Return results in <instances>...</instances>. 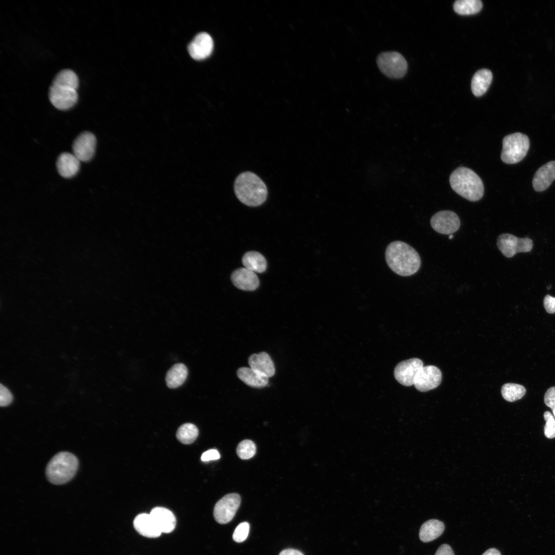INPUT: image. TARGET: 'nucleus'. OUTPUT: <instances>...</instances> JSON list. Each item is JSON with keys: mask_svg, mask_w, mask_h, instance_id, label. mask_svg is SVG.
<instances>
[{"mask_svg": "<svg viewBox=\"0 0 555 555\" xmlns=\"http://www.w3.org/2000/svg\"><path fill=\"white\" fill-rule=\"evenodd\" d=\"M502 143L501 158L503 162L507 164L521 161L526 156L530 145L527 136L521 133L506 136Z\"/></svg>", "mask_w": 555, "mask_h": 555, "instance_id": "nucleus-5", "label": "nucleus"}, {"mask_svg": "<svg viewBox=\"0 0 555 555\" xmlns=\"http://www.w3.org/2000/svg\"><path fill=\"white\" fill-rule=\"evenodd\" d=\"M51 104L60 110H67L73 106L78 101L77 89L65 85L52 83L49 92Z\"/></svg>", "mask_w": 555, "mask_h": 555, "instance_id": "nucleus-8", "label": "nucleus"}, {"mask_svg": "<svg viewBox=\"0 0 555 555\" xmlns=\"http://www.w3.org/2000/svg\"><path fill=\"white\" fill-rule=\"evenodd\" d=\"M13 400V396L10 391L4 385L0 386V405L1 406L9 405Z\"/></svg>", "mask_w": 555, "mask_h": 555, "instance_id": "nucleus-33", "label": "nucleus"}, {"mask_svg": "<svg viewBox=\"0 0 555 555\" xmlns=\"http://www.w3.org/2000/svg\"><path fill=\"white\" fill-rule=\"evenodd\" d=\"M133 525L139 534L145 537L157 538L162 533L150 513H141L137 515L134 520Z\"/></svg>", "mask_w": 555, "mask_h": 555, "instance_id": "nucleus-20", "label": "nucleus"}, {"mask_svg": "<svg viewBox=\"0 0 555 555\" xmlns=\"http://www.w3.org/2000/svg\"><path fill=\"white\" fill-rule=\"evenodd\" d=\"M544 402L552 410L555 418V386L549 388L546 391L544 396Z\"/></svg>", "mask_w": 555, "mask_h": 555, "instance_id": "nucleus-34", "label": "nucleus"}, {"mask_svg": "<svg viewBox=\"0 0 555 555\" xmlns=\"http://www.w3.org/2000/svg\"><path fill=\"white\" fill-rule=\"evenodd\" d=\"M442 379L440 369L434 365L423 366L416 376L414 385L422 392L434 389L439 385Z\"/></svg>", "mask_w": 555, "mask_h": 555, "instance_id": "nucleus-12", "label": "nucleus"}, {"mask_svg": "<svg viewBox=\"0 0 555 555\" xmlns=\"http://www.w3.org/2000/svg\"><path fill=\"white\" fill-rule=\"evenodd\" d=\"M188 370L182 363L174 364L167 372L165 381L168 387L175 388L181 385L187 379Z\"/></svg>", "mask_w": 555, "mask_h": 555, "instance_id": "nucleus-24", "label": "nucleus"}, {"mask_svg": "<svg viewBox=\"0 0 555 555\" xmlns=\"http://www.w3.org/2000/svg\"><path fill=\"white\" fill-rule=\"evenodd\" d=\"M56 164L59 174L64 178H69L78 172L80 161L73 154L64 152L59 156Z\"/></svg>", "mask_w": 555, "mask_h": 555, "instance_id": "nucleus-19", "label": "nucleus"}, {"mask_svg": "<svg viewBox=\"0 0 555 555\" xmlns=\"http://www.w3.org/2000/svg\"><path fill=\"white\" fill-rule=\"evenodd\" d=\"M435 555H454V553L449 545L443 544L439 547Z\"/></svg>", "mask_w": 555, "mask_h": 555, "instance_id": "nucleus-37", "label": "nucleus"}, {"mask_svg": "<svg viewBox=\"0 0 555 555\" xmlns=\"http://www.w3.org/2000/svg\"><path fill=\"white\" fill-rule=\"evenodd\" d=\"M444 530L445 525L442 522L436 519L429 520L421 525L419 532V539L424 543L431 542L440 536Z\"/></svg>", "mask_w": 555, "mask_h": 555, "instance_id": "nucleus-21", "label": "nucleus"}, {"mask_svg": "<svg viewBox=\"0 0 555 555\" xmlns=\"http://www.w3.org/2000/svg\"><path fill=\"white\" fill-rule=\"evenodd\" d=\"M501 393L505 400L513 402L520 399L524 396L526 389L522 385L508 383L502 386Z\"/></svg>", "mask_w": 555, "mask_h": 555, "instance_id": "nucleus-27", "label": "nucleus"}, {"mask_svg": "<svg viewBox=\"0 0 555 555\" xmlns=\"http://www.w3.org/2000/svg\"><path fill=\"white\" fill-rule=\"evenodd\" d=\"M240 504V497L237 493H230L224 496L216 503L214 508L213 515L216 521L221 524L230 522Z\"/></svg>", "mask_w": 555, "mask_h": 555, "instance_id": "nucleus-9", "label": "nucleus"}, {"mask_svg": "<svg viewBox=\"0 0 555 555\" xmlns=\"http://www.w3.org/2000/svg\"><path fill=\"white\" fill-rule=\"evenodd\" d=\"M543 303L544 306L548 313H555V298L547 294L544 299Z\"/></svg>", "mask_w": 555, "mask_h": 555, "instance_id": "nucleus-35", "label": "nucleus"}, {"mask_svg": "<svg viewBox=\"0 0 555 555\" xmlns=\"http://www.w3.org/2000/svg\"><path fill=\"white\" fill-rule=\"evenodd\" d=\"M188 51L192 58L201 60L208 57L213 49V41L206 32L197 34L188 45Z\"/></svg>", "mask_w": 555, "mask_h": 555, "instance_id": "nucleus-14", "label": "nucleus"}, {"mask_svg": "<svg viewBox=\"0 0 555 555\" xmlns=\"http://www.w3.org/2000/svg\"><path fill=\"white\" fill-rule=\"evenodd\" d=\"M279 555H304V554L296 549H287L282 550L279 554Z\"/></svg>", "mask_w": 555, "mask_h": 555, "instance_id": "nucleus-38", "label": "nucleus"}, {"mask_svg": "<svg viewBox=\"0 0 555 555\" xmlns=\"http://www.w3.org/2000/svg\"><path fill=\"white\" fill-rule=\"evenodd\" d=\"M377 64L380 71L392 79H399L406 73L408 64L401 54L396 51H387L377 57Z\"/></svg>", "mask_w": 555, "mask_h": 555, "instance_id": "nucleus-6", "label": "nucleus"}, {"mask_svg": "<svg viewBox=\"0 0 555 555\" xmlns=\"http://www.w3.org/2000/svg\"><path fill=\"white\" fill-rule=\"evenodd\" d=\"M249 528L250 525L248 522H244L240 523L233 532V540L238 543L244 541L248 535Z\"/></svg>", "mask_w": 555, "mask_h": 555, "instance_id": "nucleus-32", "label": "nucleus"}, {"mask_svg": "<svg viewBox=\"0 0 555 555\" xmlns=\"http://www.w3.org/2000/svg\"><path fill=\"white\" fill-rule=\"evenodd\" d=\"M234 191L237 199L249 207L262 205L267 199L268 191L264 182L251 172L240 173L236 178Z\"/></svg>", "mask_w": 555, "mask_h": 555, "instance_id": "nucleus-2", "label": "nucleus"}, {"mask_svg": "<svg viewBox=\"0 0 555 555\" xmlns=\"http://www.w3.org/2000/svg\"><path fill=\"white\" fill-rule=\"evenodd\" d=\"M423 366V362L418 358L402 361L395 367L394 375L401 384L410 386L414 384L416 375Z\"/></svg>", "mask_w": 555, "mask_h": 555, "instance_id": "nucleus-11", "label": "nucleus"}, {"mask_svg": "<svg viewBox=\"0 0 555 555\" xmlns=\"http://www.w3.org/2000/svg\"><path fill=\"white\" fill-rule=\"evenodd\" d=\"M198 434L197 428L193 424L187 423L178 428L176 437L182 443L190 444L196 439Z\"/></svg>", "mask_w": 555, "mask_h": 555, "instance_id": "nucleus-28", "label": "nucleus"}, {"mask_svg": "<svg viewBox=\"0 0 555 555\" xmlns=\"http://www.w3.org/2000/svg\"><path fill=\"white\" fill-rule=\"evenodd\" d=\"M96 145L95 136L89 132H83L77 137L73 142V154L80 161H88L94 155Z\"/></svg>", "mask_w": 555, "mask_h": 555, "instance_id": "nucleus-13", "label": "nucleus"}, {"mask_svg": "<svg viewBox=\"0 0 555 555\" xmlns=\"http://www.w3.org/2000/svg\"><path fill=\"white\" fill-rule=\"evenodd\" d=\"M453 237V235L452 234L450 235L449 239H452Z\"/></svg>", "mask_w": 555, "mask_h": 555, "instance_id": "nucleus-40", "label": "nucleus"}, {"mask_svg": "<svg viewBox=\"0 0 555 555\" xmlns=\"http://www.w3.org/2000/svg\"><path fill=\"white\" fill-rule=\"evenodd\" d=\"M551 285L549 286L548 287H547V289H549L551 288Z\"/></svg>", "mask_w": 555, "mask_h": 555, "instance_id": "nucleus-41", "label": "nucleus"}, {"mask_svg": "<svg viewBox=\"0 0 555 555\" xmlns=\"http://www.w3.org/2000/svg\"><path fill=\"white\" fill-rule=\"evenodd\" d=\"M492 80L491 71L487 69L477 71L473 76L471 81V89L476 97L483 95L488 89Z\"/></svg>", "mask_w": 555, "mask_h": 555, "instance_id": "nucleus-23", "label": "nucleus"}, {"mask_svg": "<svg viewBox=\"0 0 555 555\" xmlns=\"http://www.w3.org/2000/svg\"><path fill=\"white\" fill-rule=\"evenodd\" d=\"M242 263L246 269L257 273H262L267 268V261L265 257L256 251H249L242 258Z\"/></svg>", "mask_w": 555, "mask_h": 555, "instance_id": "nucleus-25", "label": "nucleus"}, {"mask_svg": "<svg viewBox=\"0 0 555 555\" xmlns=\"http://www.w3.org/2000/svg\"><path fill=\"white\" fill-rule=\"evenodd\" d=\"M544 418L546 421L544 427V434L548 438L555 437V418L549 411H546L544 413Z\"/></svg>", "mask_w": 555, "mask_h": 555, "instance_id": "nucleus-31", "label": "nucleus"}, {"mask_svg": "<svg viewBox=\"0 0 555 555\" xmlns=\"http://www.w3.org/2000/svg\"><path fill=\"white\" fill-rule=\"evenodd\" d=\"M256 452V446L251 440L246 439L242 441L237 446L236 453L242 459H248L252 457Z\"/></svg>", "mask_w": 555, "mask_h": 555, "instance_id": "nucleus-30", "label": "nucleus"}, {"mask_svg": "<svg viewBox=\"0 0 555 555\" xmlns=\"http://www.w3.org/2000/svg\"><path fill=\"white\" fill-rule=\"evenodd\" d=\"M385 258L389 268L396 274L402 276L416 273L421 266V259L417 251L400 240L394 241L387 245Z\"/></svg>", "mask_w": 555, "mask_h": 555, "instance_id": "nucleus-1", "label": "nucleus"}, {"mask_svg": "<svg viewBox=\"0 0 555 555\" xmlns=\"http://www.w3.org/2000/svg\"><path fill=\"white\" fill-rule=\"evenodd\" d=\"M219 458L220 454L218 451L215 449L209 450L203 453L201 456V459L203 461L216 460Z\"/></svg>", "mask_w": 555, "mask_h": 555, "instance_id": "nucleus-36", "label": "nucleus"}, {"mask_svg": "<svg viewBox=\"0 0 555 555\" xmlns=\"http://www.w3.org/2000/svg\"><path fill=\"white\" fill-rule=\"evenodd\" d=\"M161 532L168 533L173 531L176 523L175 515L170 510L161 507L154 508L150 513Z\"/></svg>", "mask_w": 555, "mask_h": 555, "instance_id": "nucleus-18", "label": "nucleus"}, {"mask_svg": "<svg viewBox=\"0 0 555 555\" xmlns=\"http://www.w3.org/2000/svg\"><path fill=\"white\" fill-rule=\"evenodd\" d=\"M496 244L502 253L509 258L519 252H529L533 247V242L530 238H519L509 233L499 235Z\"/></svg>", "mask_w": 555, "mask_h": 555, "instance_id": "nucleus-7", "label": "nucleus"}, {"mask_svg": "<svg viewBox=\"0 0 555 555\" xmlns=\"http://www.w3.org/2000/svg\"><path fill=\"white\" fill-rule=\"evenodd\" d=\"M55 84L68 85L77 89L79 80L77 75L70 69H63L55 77L53 82Z\"/></svg>", "mask_w": 555, "mask_h": 555, "instance_id": "nucleus-29", "label": "nucleus"}, {"mask_svg": "<svg viewBox=\"0 0 555 555\" xmlns=\"http://www.w3.org/2000/svg\"><path fill=\"white\" fill-rule=\"evenodd\" d=\"M77 457L68 452L56 454L48 463L46 468L47 479L54 485L64 484L75 475L78 468Z\"/></svg>", "mask_w": 555, "mask_h": 555, "instance_id": "nucleus-4", "label": "nucleus"}, {"mask_svg": "<svg viewBox=\"0 0 555 555\" xmlns=\"http://www.w3.org/2000/svg\"><path fill=\"white\" fill-rule=\"evenodd\" d=\"M432 228L442 234H452L460 226V221L456 213L450 210H442L433 215L430 220Z\"/></svg>", "mask_w": 555, "mask_h": 555, "instance_id": "nucleus-10", "label": "nucleus"}, {"mask_svg": "<svg viewBox=\"0 0 555 555\" xmlns=\"http://www.w3.org/2000/svg\"><path fill=\"white\" fill-rule=\"evenodd\" d=\"M482 555H501V553L496 548H491L487 550Z\"/></svg>", "mask_w": 555, "mask_h": 555, "instance_id": "nucleus-39", "label": "nucleus"}, {"mask_svg": "<svg viewBox=\"0 0 555 555\" xmlns=\"http://www.w3.org/2000/svg\"><path fill=\"white\" fill-rule=\"evenodd\" d=\"M231 279L237 288L245 291H253L259 286V280L255 272L246 268H240L233 272Z\"/></svg>", "mask_w": 555, "mask_h": 555, "instance_id": "nucleus-15", "label": "nucleus"}, {"mask_svg": "<svg viewBox=\"0 0 555 555\" xmlns=\"http://www.w3.org/2000/svg\"><path fill=\"white\" fill-rule=\"evenodd\" d=\"M238 378L249 386L263 388L268 383V378L261 375L250 367H242L236 372Z\"/></svg>", "mask_w": 555, "mask_h": 555, "instance_id": "nucleus-22", "label": "nucleus"}, {"mask_svg": "<svg viewBox=\"0 0 555 555\" xmlns=\"http://www.w3.org/2000/svg\"><path fill=\"white\" fill-rule=\"evenodd\" d=\"M248 364L253 370L268 378L275 374L274 363L269 354L266 352L250 355L248 358Z\"/></svg>", "mask_w": 555, "mask_h": 555, "instance_id": "nucleus-16", "label": "nucleus"}, {"mask_svg": "<svg viewBox=\"0 0 555 555\" xmlns=\"http://www.w3.org/2000/svg\"><path fill=\"white\" fill-rule=\"evenodd\" d=\"M555 179V161H551L540 167L535 172L532 186L535 191L547 189Z\"/></svg>", "mask_w": 555, "mask_h": 555, "instance_id": "nucleus-17", "label": "nucleus"}, {"mask_svg": "<svg viewBox=\"0 0 555 555\" xmlns=\"http://www.w3.org/2000/svg\"><path fill=\"white\" fill-rule=\"evenodd\" d=\"M479 0H458L453 5L454 10L461 15H471L478 12L482 8Z\"/></svg>", "mask_w": 555, "mask_h": 555, "instance_id": "nucleus-26", "label": "nucleus"}, {"mask_svg": "<svg viewBox=\"0 0 555 555\" xmlns=\"http://www.w3.org/2000/svg\"><path fill=\"white\" fill-rule=\"evenodd\" d=\"M450 183L452 189L465 199L476 201L480 199L484 192L480 178L471 169L459 167L451 174Z\"/></svg>", "mask_w": 555, "mask_h": 555, "instance_id": "nucleus-3", "label": "nucleus"}]
</instances>
